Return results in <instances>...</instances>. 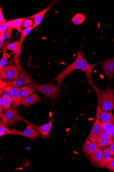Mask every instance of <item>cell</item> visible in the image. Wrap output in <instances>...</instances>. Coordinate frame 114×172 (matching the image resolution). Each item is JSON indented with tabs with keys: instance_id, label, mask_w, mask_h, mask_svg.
Masks as SVG:
<instances>
[{
	"instance_id": "cell-1",
	"label": "cell",
	"mask_w": 114,
	"mask_h": 172,
	"mask_svg": "<svg viewBox=\"0 0 114 172\" xmlns=\"http://www.w3.org/2000/svg\"><path fill=\"white\" fill-rule=\"evenodd\" d=\"M83 54L82 50L78 51L76 60L54 78L51 82H57V86L60 87L64 79L73 71L76 70H80L85 73L88 80V83L89 85L96 90H98L94 85L92 77V71L95 67L99 64V63L93 64L88 63L87 60L83 57Z\"/></svg>"
},
{
	"instance_id": "cell-2",
	"label": "cell",
	"mask_w": 114,
	"mask_h": 172,
	"mask_svg": "<svg viewBox=\"0 0 114 172\" xmlns=\"http://www.w3.org/2000/svg\"><path fill=\"white\" fill-rule=\"evenodd\" d=\"M41 93L47 98L54 101L60 93V87L51 84H39L32 83L27 86Z\"/></svg>"
},
{
	"instance_id": "cell-3",
	"label": "cell",
	"mask_w": 114,
	"mask_h": 172,
	"mask_svg": "<svg viewBox=\"0 0 114 172\" xmlns=\"http://www.w3.org/2000/svg\"><path fill=\"white\" fill-rule=\"evenodd\" d=\"M100 105L103 111L110 112L114 110V90L111 85H108L102 92Z\"/></svg>"
},
{
	"instance_id": "cell-4",
	"label": "cell",
	"mask_w": 114,
	"mask_h": 172,
	"mask_svg": "<svg viewBox=\"0 0 114 172\" xmlns=\"http://www.w3.org/2000/svg\"><path fill=\"white\" fill-rule=\"evenodd\" d=\"M20 75L19 71L15 64L10 63L1 72L0 78L2 80L7 82L16 80Z\"/></svg>"
},
{
	"instance_id": "cell-5",
	"label": "cell",
	"mask_w": 114,
	"mask_h": 172,
	"mask_svg": "<svg viewBox=\"0 0 114 172\" xmlns=\"http://www.w3.org/2000/svg\"><path fill=\"white\" fill-rule=\"evenodd\" d=\"M53 120V118L49 122L41 126H37L28 122L23 117L20 116H18L17 117V122L22 121L26 124L27 125L30 126L35 130L38 131L43 138H46L50 137L49 133L52 125Z\"/></svg>"
},
{
	"instance_id": "cell-6",
	"label": "cell",
	"mask_w": 114,
	"mask_h": 172,
	"mask_svg": "<svg viewBox=\"0 0 114 172\" xmlns=\"http://www.w3.org/2000/svg\"><path fill=\"white\" fill-rule=\"evenodd\" d=\"M18 115L19 112L17 106L12 105L2 115L1 117V121L6 127L12 126L17 122V117Z\"/></svg>"
},
{
	"instance_id": "cell-7",
	"label": "cell",
	"mask_w": 114,
	"mask_h": 172,
	"mask_svg": "<svg viewBox=\"0 0 114 172\" xmlns=\"http://www.w3.org/2000/svg\"><path fill=\"white\" fill-rule=\"evenodd\" d=\"M8 134L18 135L27 137L32 141L40 137V133L30 126L27 125L26 129L24 131H20L15 129H8Z\"/></svg>"
},
{
	"instance_id": "cell-8",
	"label": "cell",
	"mask_w": 114,
	"mask_h": 172,
	"mask_svg": "<svg viewBox=\"0 0 114 172\" xmlns=\"http://www.w3.org/2000/svg\"><path fill=\"white\" fill-rule=\"evenodd\" d=\"M8 85L12 87L20 88L27 83H31L32 80L30 76L23 69L20 72L19 77L13 81L7 82Z\"/></svg>"
},
{
	"instance_id": "cell-9",
	"label": "cell",
	"mask_w": 114,
	"mask_h": 172,
	"mask_svg": "<svg viewBox=\"0 0 114 172\" xmlns=\"http://www.w3.org/2000/svg\"><path fill=\"white\" fill-rule=\"evenodd\" d=\"M20 88H15L7 85L3 90L9 93L12 99V103L17 106H19L21 104L20 96Z\"/></svg>"
},
{
	"instance_id": "cell-10",
	"label": "cell",
	"mask_w": 114,
	"mask_h": 172,
	"mask_svg": "<svg viewBox=\"0 0 114 172\" xmlns=\"http://www.w3.org/2000/svg\"><path fill=\"white\" fill-rule=\"evenodd\" d=\"M57 2L58 1H53L45 9L42 11L28 18H29V19L34 20V24L32 27V29H33L36 27H37L40 23H41L43 19V17L44 16H45L46 12Z\"/></svg>"
},
{
	"instance_id": "cell-11",
	"label": "cell",
	"mask_w": 114,
	"mask_h": 172,
	"mask_svg": "<svg viewBox=\"0 0 114 172\" xmlns=\"http://www.w3.org/2000/svg\"><path fill=\"white\" fill-rule=\"evenodd\" d=\"M103 70L110 79L114 77V57L106 60L102 65Z\"/></svg>"
},
{
	"instance_id": "cell-12",
	"label": "cell",
	"mask_w": 114,
	"mask_h": 172,
	"mask_svg": "<svg viewBox=\"0 0 114 172\" xmlns=\"http://www.w3.org/2000/svg\"><path fill=\"white\" fill-rule=\"evenodd\" d=\"M43 100L37 94L35 93L21 100V104L26 107Z\"/></svg>"
},
{
	"instance_id": "cell-13",
	"label": "cell",
	"mask_w": 114,
	"mask_h": 172,
	"mask_svg": "<svg viewBox=\"0 0 114 172\" xmlns=\"http://www.w3.org/2000/svg\"><path fill=\"white\" fill-rule=\"evenodd\" d=\"M103 131L102 123L100 118L96 120L88 138L91 141Z\"/></svg>"
},
{
	"instance_id": "cell-14",
	"label": "cell",
	"mask_w": 114,
	"mask_h": 172,
	"mask_svg": "<svg viewBox=\"0 0 114 172\" xmlns=\"http://www.w3.org/2000/svg\"><path fill=\"white\" fill-rule=\"evenodd\" d=\"M98 148L96 143L91 142L87 139L82 146V151L87 157H88Z\"/></svg>"
},
{
	"instance_id": "cell-15",
	"label": "cell",
	"mask_w": 114,
	"mask_h": 172,
	"mask_svg": "<svg viewBox=\"0 0 114 172\" xmlns=\"http://www.w3.org/2000/svg\"><path fill=\"white\" fill-rule=\"evenodd\" d=\"M102 155V151L100 148H97L90 155L89 159L92 164H100L101 162Z\"/></svg>"
},
{
	"instance_id": "cell-16",
	"label": "cell",
	"mask_w": 114,
	"mask_h": 172,
	"mask_svg": "<svg viewBox=\"0 0 114 172\" xmlns=\"http://www.w3.org/2000/svg\"><path fill=\"white\" fill-rule=\"evenodd\" d=\"M98 116L102 122L111 124L114 126V116L112 112L102 110Z\"/></svg>"
},
{
	"instance_id": "cell-17",
	"label": "cell",
	"mask_w": 114,
	"mask_h": 172,
	"mask_svg": "<svg viewBox=\"0 0 114 172\" xmlns=\"http://www.w3.org/2000/svg\"><path fill=\"white\" fill-rule=\"evenodd\" d=\"M12 39H9L4 44L2 47V56L0 62V72L2 71V69L7 65L8 63V57L7 54V46L10 42Z\"/></svg>"
},
{
	"instance_id": "cell-18",
	"label": "cell",
	"mask_w": 114,
	"mask_h": 172,
	"mask_svg": "<svg viewBox=\"0 0 114 172\" xmlns=\"http://www.w3.org/2000/svg\"><path fill=\"white\" fill-rule=\"evenodd\" d=\"M111 154L109 151V148H107L102 151V159L101 162L98 164L101 168H104L107 164L112 159Z\"/></svg>"
},
{
	"instance_id": "cell-19",
	"label": "cell",
	"mask_w": 114,
	"mask_h": 172,
	"mask_svg": "<svg viewBox=\"0 0 114 172\" xmlns=\"http://www.w3.org/2000/svg\"><path fill=\"white\" fill-rule=\"evenodd\" d=\"M2 97L3 99V108L5 110L9 109L10 107V105L12 102L11 98L9 93L7 91H4L2 94Z\"/></svg>"
},
{
	"instance_id": "cell-20",
	"label": "cell",
	"mask_w": 114,
	"mask_h": 172,
	"mask_svg": "<svg viewBox=\"0 0 114 172\" xmlns=\"http://www.w3.org/2000/svg\"><path fill=\"white\" fill-rule=\"evenodd\" d=\"M35 90L28 86L22 87L20 89V94L21 99L26 98L34 93Z\"/></svg>"
},
{
	"instance_id": "cell-21",
	"label": "cell",
	"mask_w": 114,
	"mask_h": 172,
	"mask_svg": "<svg viewBox=\"0 0 114 172\" xmlns=\"http://www.w3.org/2000/svg\"><path fill=\"white\" fill-rule=\"evenodd\" d=\"M86 19V17L82 13H77L73 17L72 21L76 25H79L82 24Z\"/></svg>"
},
{
	"instance_id": "cell-22",
	"label": "cell",
	"mask_w": 114,
	"mask_h": 172,
	"mask_svg": "<svg viewBox=\"0 0 114 172\" xmlns=\"http://www.w3.org/2000/svg\"><path fill=\"white\" fill-rule=\"evenodd\" d=\"M113 137L112 135L107 132L102 131L100 134L93 139L91 141L92 142L96 143L97 141L103 139H112Z\"/></svg>"
},
{
	"instance_id": "cell-23",
	"label": "cell",
	"mask_w": 114,
	"mask_h": 172,
	"mask_svg": "<svg viewBox=\"0 0 114 172\" xmlns=\"http://www.w3.org/2000/svg\"><path fill=\"white\" fill-rule=\"evenodd\" d=\"M19 39L16 41L10 42L7 46V50L12 51L14 54H15L19 50Z\"/></svg>"
},
{
	"instance_id": "cell-24",
	"label": "cell",
	"mask_w": 114,
	"mask_h": 172,
	"mask_svg": "<svg viewBox=\"0 0 114 172\" xmlns=\"http://www.w3.org/2000/svg\"><path fill=\"white\" fill-rule=\"evenodd\" d=\"M114 140L113 139H103L97 141L96 142L98 148L105 147V146L112 145L113 143Z\"/></svg>"
},
{
	"instance_id": "cell-25",
	"label": "cell",
	"mask_w": 114,
	"mask_h": 172,
	"mask_svg": "<svg viewBox=\"0 0 114 172\" xmlns=\"http://www.w3.org/2000/svg\"><path fill=\"white\" fill-rule=\"evenodd\" d=\"M102 123L103 131L112 135L114 137V126L113 124L103 122Z\"/></svg>"
},
{
	"instance_id": "cell-26",
	"label": "cell",
	"mask_w": 114,
	"mask_h": 172,
	"mask_svg": "<svg viewBox=\"0 0 114 172\" xmlns=\"http://www.w3.org/2000/svg\"><path fill=\"white\" fill-rule=\"evenodd\" d=\"M32 29V27L23 29L21 33V35L20 40L19 47L21 48L22 44L24 41V40L27 36L30 33Z\"/></svg>"
},
{
	"instance_id": "cell-27",
	"label": "cell",
	"mask_w": 114,
	"mask_h": 172,
	"mask_svg": "<svg viewBox=\"0 0 114 172\" xmlns=\"http://www.w3.org/2000/svg\"><path fill=\"white\" fill-rule=\"evenodd\" d=\"M27 18H20L13 20L14 29L19 32H22L21 25L23 21Z\"/></svg>"
},
{
	"instance_id": "cell-28",
	"label": "cell",
	"mask_w": 114,
	"mask_h": 172,
	"mask_svg": "<svg viewBox=\"0 0 114 172\" xmlns=\"http://www.w3.org/2000/svg\"><path fill=\"white\" fill-rule=\"evenodd\" d=\"M33 22L30 19H28L26 18L25 20H24L22 23L21 25V28L24 29L32 27L33 25Z\"/></svg>"
},
{
	"instance_id": "cell-29",
	"label": "cell",
	"mask_w": 114,
	"mask_h": 172,
	"mask_svg": "<svg viewBox=\"0 0 114 172\" xmlns=\"http://www.w3.org/2000/svg\"><path fill=\"white\" fill-rule=\"evenodd\" d=\"M8 128H6L1 121L0 124V137H1L5 135L8 134Z\"/></svg>"
},
{
	"instance_id": "cell-30",
	"label": "cell",
	"mask_w": 114,
	"mask_h": 172,
	"mask_svg": "<svg viewBox=\"0 0 114 172\" xmlns=\"http://www.w3.org/2000/svg\"><path fill=\"white\" fill-rule=\"evenodd\" d=\"M105 167L112 172H114V157L107 164Z\"/></svg>"
},
{
	"instance_id": "cell-31",
	"label": "cell",
	"mask_w": 114,
	"mask_h": 172,
	"mask_svg": "<svg viewBox=\"0 0 114 172\" xmlns=\"http://www.w3.org/2000/svg\"><path fill=\"white\" fill-rule=\"evenodd\" d=\"M7 22L5 20L2 22L0 23V34H5L7 30Z\"/></svg>"
},
{
	"instance_id": "cell-32",
	"label": "cell",
	"mask_w": 114,
	"mask_h": 172,
	"mask_svg": "<svg viewBox=\"0 0 114 172\" xmlns=\"http://www.w3.org/2000/svg\"><path fill=\"white\" fill-rule=\"evenodd\" d=\"M13 29L8 28L6 31L5 32L3 39L4 40H6L12 37V32Z\"/></svg>"
},
{
	"instance_id": "cell-33",
	"label": "cell",
	"mask_w": 114,
	"mask_h": 172,
	"mask_svg": "<svg viewBox=\"0 0 114 172\" xmlns=\"http://www.w3.org/2000/svg\"><path fill=\"white\" fill-rule=\"evenodd\" d=\"M7 85L8 83L5 81H2V79H1V94L3 93V90L5 88Z\"/></svg>"
},
{
	"instance_id": "cell-34",
	"label": "cell",
	"mask_w": 114,
	"mask_h": 172,
	"mask_svg": "<svg viewBox=\"0 0 114 172\" xmlns=\"http://www.w3.org/2000/svg\"><path fill=\"white\" fill-rule=\"evenodd\" d=\"M6 25L8 28L14 29L13 20H11L7 21Z\"/></svg>"
},
{
	"instance_id": "cell-35",
	"label": "cell",
	"mask_w": 114,
	"mask_h": 172,
	"mask_svg": "<svg viewBox=\"0 0 114 172\" xmlns=\"http://www.w3.org/2000/svg\"><path fill=\"white\" fill-rule=\"evenodd\" d=\"M5 34H0V47L2 49L4 43V39H3V36H4Z\"/></svg>"
},
{
	"instance_id": "cell-36",
	"label": "cell",
	"mask_w": 114,
	"mask_h": 172,
	"mask_svg": "<svg viewBox=\"0 0 114 172\" xmlns=\"http://www.w3.org/2000/svg\"><path fill=\"white\" fill-rule=\"evenodd\" d=\"M3 99L2 97H1L0 98V113H1V117L2 115V112L3 111Z\"/></svg>"
},
{
	"instance_id": "cell-37",
	"label": "cell",
	"mask_w": 114,
	"mask_h": 172,
	"mask_svg": "<svg viewBox=\"0 0 114 172\" xmlns=\"http://www.w3.org/2000/svg\"><path fill=\"white\" fill-rule=\"evenodd\" d=\"M109 151L111 156H114V141L111 147L109 148Z\"/></svg>"
},
{
	"instance_id": "cell-38",
	"label": "cell",
	"mask_w": 114,
	"mask_h": 172,
	"mask_svg": "<svg viewBox=\"0 0 114 172\" xmlns=\"http://www.w3.org/2000/svg\"><path fill=\"white\" fill-rule=\"evenodd\" d=\"M5 20V19L4 16H3L1 7V8H0V23L2 22Z\"/></svg>"
}]
</instances>
